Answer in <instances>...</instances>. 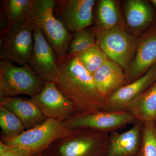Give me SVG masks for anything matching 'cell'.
<instances>
[{
	"label": "cell",
	"mask_w": 156,
	"mask_h": 156,
	"mask_svg": "<svg viewBox=\"0 0 156 156\" xmlns=\"http://www.w3.org/2000/svg\"><path fill=\"white\" fill-rule=\"evenodd\" d=\"M156 63V24H155L146 31L139 38L134 59L125 72L126 84L144 75Z\"/></svg>",
	"instance_id": "cell-13"
},
{
	"label": "cell",
	"mask_w": 156,
	"mask_h": 156,
	"mask_svg": "<svg viewBox=\"0 0 156 156\" xmlns=\"http://www.w3.org/2000/svg\"><path fill=\"white\" fill-rule=\"evenodd\" d=\"M76 56L83 66L92 75L109 59L101 49L97 42L91 48Z\"/></svg>",
	"instance_id": "cell-21"
},
{
	"label": "cell",
	"mask_w": 156,
	"mask_h": 156,
	"mask_svg": "<svg viewBox=\"0 0 156 156\" xmlns=\"http://www.w3.org/2000/svg\"><path fill=\"white\" fill-rule=\"evenodd\" d=\"M109 134L89 128L71 129L47 150L52 156H105Z\"/></svg>",
	"instance_id": "cell-3"
},
{
	"label": "cell",
	"mask_w": 156,
	"mask_h": 156,
	"mask_svg": "<svg viewBox=\"0 0 156 156\" xmlns=\"http://www.w3.org/2000/svg\"></svg>",
	"instance_id": "cell-28"
},
{
	"label": "cell",
	"mask_w": 156,
	"mask_h": 156,
	"mask_svg": "<svg viewBox=\"0 0 156 156\" xmlns=\"http://www.w3.org/2000/svg\"><path fill=\"white\" fill-rule=\"evenodd\" d=\"M149 2L156 9V0H150Z\"/></svg>",
	"instance_id": "cell-27"
},
{
	"label": "cell",
	"mask_w": 156,
	"mask_h": 156,
	"mask_svg": "<svg viewBox=\"0 0 156 156\" xmlns=\"http://www.w3.org/2000/svg\"><path fill=\"white\" fill-rule=\"evenodd\" d=\"M92 76L96 89L105 101L126 84L124 70L110 59L105 62Z\"/></svg>",
	"instance_id": "cell-14"
},
{
	"label": "cell",
	"mask_w": 156,
	"mask_h": 156,
	"mask_svg": "<svg viewBox=\"0 0 156 156\" xmlns=\"http://www.w3.org/2000/svg\"><path fill=\"white\" fill-rule=\"evenodd\" d=\"M97 27L103 29H125L118 2L100 0L97 5Z\"/></svg>",
	"instance_id": "cell-20"
},
{
	"label": "cell",
	"mask_w": 156,
	"mask_h": 156,
	"mask_svg": "<svg viewBox=\"0 0 156 156\" xmlns=\"http://www.w3.org/2000/svg\"><path fill=\"white\" fill-rule=\"evenodd\" d=\"M45 83L28 64L17 66L11 62L0 61V98L21 94L34 97Z\"/></svg>",
	"instance_id": "cell-4"
},
{
	"label": "cell",
	"mask_w": 156,
	"mask_h": 156,
	"mask_svg": "<svg viewBox=\"0 0 156 156\" xmlns=\"http://www.w3.org/2000/svg\"><path fill=\"white\" fill-rule=\"evenodd\" d=\"M142 122L137 121L128 131L109 134L108 149L105 156H135L141 141Z\"/></svg>",
	"instance_id": "cell-15"
},
{
	"label": "cell",
	"mask_w": 156,
	"mask_h": 156,
	"mask_svg": "<svg viewBox=\"0 0 156 156\" xmlns=\"http://www.w3.org/2000/svg\"><path fill=\"white\" fill-rule=\"evenodd\" d=\"M58 67L54 83L77 113L102 110L104 99L96 89L92 75L76 55L67 54L63 61L58 62Z\"/></svg>",
	"instance_id": "cell-1"
},
{
	"label": "cell",
	"mask_w": 156,
	"mask_h": 156,
	"mask_svg": "<svg viewBox=\"0 0 156 156\" xmlns=\"http://www.w3.org/2000/svg\"><path fill=\"white\" fill-rule=\"evenodd\" d=\"M156 82V63L140 77L121 87L105 101L102 110H125Z\"/></svg>",
	"instance_id": "cell-12"
},
{
	"label": "cell",
	"mask_w": 156,
	"mask_h": 156,
	"mask_svg": "<svg viewBox=\"0 0 156 156\" xmlns=\"http://www.w3.org/2000/svg\"><path fill=\"white\" fill-rule=\"evenodd\" d=\"M125 110L142 122H156V82L127 106Z\"/></svg>",
	"instance_id": "cell-18"
},
{
	"label": "cell",
	"mask_w": 156,
	"mask_h": 156,
	"mask_svg": "<svg viewBox=\"0 0 156 156\" xmlns=\"http://www.w3.org/2000/svg\"><path fill=\"white\" fill-rule=\"evenodd\" d=\"M136 120L126 110L104 111L98 110L76 113L62 122L69 129L86 128L110 134L129 124L134 125Z\"/></svg>",
	"instance_id": "cell-8"
},
{
	"label": "cell",
	"mask_w": 156,
	"mask_h": 156,
	"mask_svg": "<svg viewBox=\"0 0 156 156\" xmlns=\"http://www.w3.org/2000/svg\"><path fill=\"white\" fill-rule=\"evenodd\" d=\"M0 127L1 135L6 137H14L25 131L20 120L8 109L0 105Z\"/></svg>",
	"instance_id": "cell-22"
},
{
	"label": "cell",
	"mask_w": 156,
	"mask_h": 156,
	"mask_svg": "<svg viewBox=\"0 0 156 156\" xmlns=\"http://www.w3.org/2000/svg\"><path fill=\"white\" fill-rule=\"evenodd\" d=\"M71 131L63 126L62 122L48 119L44 122L18 136L9 137L1 135L0 141L35 154L48 149L53 142L67 136Z\"/></svg>",
	"instance_id": "cell-7"
},
{
	"label": "cell",
	"mask_w": 156,
	"mask_h": 156,
	"mask_svg": "<svg viewBox=\"0 0 156 156\" xmlns=\"http://www.w3.org/2000/svg\"><path fill=\"white\" fill-rule=\"evenodd\" d=\"M34 44L33 24L26 17L1 32L0 59L20 66L28 64Z\"/></svg>",
	"instance_id": "cell-6"
},
{
	"label": "cell",
	"mask_w": 156,
	"mask_h": 156,
	"mask_svg": "<svg viewBox=\"0 0 156 156\" xmlns=\"http://www.w3.org/2000/svg\"><path fill=\"white\" fill-rule=\"evenodd\" d=\"M123 9L125 23L134 31H141L150 28L154 21V10L150 2L127 0L124 2Z\"/></svg>",
	"instance_id": "cell-16"
},
{
	"label": "cell",
	"mask_w": 156,
	"mask_h": 156,
	"mask_svg": "<svg viewBox=\"0 0 156 156\" xmlns=\"http://www.w3.org/2000/svg\"><path fill=\"white\" fill-rule=\"evenodd\" d=\"M33 154L24 149L0 141V156H30Z\"/></svg>",
	"instance_id": "cell-25"
},
{
	"label": "cell",
	"mask_w": 156,
	"mask_h": 156,
	"mask_svg": "<svg viewBox=\"0 0 156 156\" xmlns=\"http://www.w3.org/2000/svg\"><path fill=\"white\" fill-rule=\"evenodd\" d=\"M30 156H52L49 152L48 150L43 151L34 154Z\"/></svg>",
	"instance_id": "cell-26"
},
{
	"label": "cell",
	"mask_w": 156,
	"mask_h": 156,
	"mask_svg": "<svg viewBox=\"0 0 156 156\" xmlns=\"http://www.w3.org/2000/svg\"><path fill=\"white\" fill-rule=\"evenodd\" d=\"M55 7L53 0H34L27 18L41 30L60 62L67 56L72 34L55 16Z\"/></svg>",
	"instance_id": "cell-2"
},
{
	"label": "cell",
	"mask_w": 156,
	"mask_h": 156,
	"mask_svg": "<svg viewBox=\"0 0 156 156\" xmlns=\"http://www.w3.org/2000/svg\"><path fill=\"white\" fill-rule=\"evenodd\" d=\"M96 42L110 60L120 65L126 71L134 59L139 38L125 29H92Z\"/></svg>",
	"instance_id": "cell-5"
},
{
	"label": "cell",
	"mask_w": 156,
	"mask_h": 156,
	"mask_svg": "<svg viewBox=\"0 0 156 156\" xmlns=\"http://www.w3.org/2000/svg\"><path fill=\"white\" fill-rule=\"evenodd\" d=\"M0 105L16 115L26 130L34 128L48 119L29 99L24 100L16 97L1 98Z\"/></svg>",
	"instance_id": "cell-17"
},
{
	"label": "cell",
	"mask_w": 156,
	"mask_h": 156,
	"mask_svg": "<svg viewBox=\"0 0 156 156\" xmlns=\"http://www.w3.org/2000/svg\"><path fill=\"white\" fill-rule=\"evenodd\" d=\"M96 44V37L92 29L90 30L87 28L78 31L72 34L67 54L77 55Z\"/></svg>",
	"instance_id": "cell-24"
},
{
	"label": "cell",
	"mask_w": 156,
	"mask_h": 156,
	"mask_svg": "<svg viewBox=\"0 0 156 156\" xmlns=\"http://www.w3.org/2000/svg\"><path fill=\"white\" fill-rule=\"evenodd\" d=\"M34 44L29 65L45 82L54 83L58 76V60L41 30L33 24Z\"/></svg>",
	"instance_id": "cell-9"
},
{
	"label": "cell",
	"mask_w": 156,
	"mask_h": 156,
	"mask_svg": "<svg viewBox=\"0 0 156 156\" xmlns=\"http://www.w3.org/2000/svg\"><path fill=\"white\" fill-rule=\"evenodd\" d=\"M34 2V0L1 1V24L6 22L4 31L26 18Z\"/></svg>",
	"instance_id": "cell-19"
},
{
	"label": "cell",
	"mask_w": 156,
	"mask_h": 156,
	"mask_svg": "<svg viewBox=\"0 0 156 156\" xmlns=\"http://www.w3.org/2000/svg\"><path fill=\"white\" fill-rule=\"evenodd\" d=\"M29 99L47 119L63 122L77 113L72 102L53 82H45L42 91Z\"/></svg>",
	"instance_id": "cell-10"
},
{
	"label": "cell",
	"mask_w": 156,
	"mask_h": 156,
	"mask_svg": "<svg viewBox=\"0 0 156 156\" xmlns=\"http://www.w3.org/2000/svg\"><path fill=\"white\" fill-rule=\"evenodd\" d=\"M135 156H156V123H143L141 141Z\"/></svg>",
	"instance_id": "cell-23"
},
{
	"label": "cell",
	"mask_w": 156,
	"mask_h": 156,
	"mask_svg": "<svg viewBox=\"0 0 156 156\" xmlns=\"http://www.w3.org/2000/svg\"><path fill=\"white\" fill-rule=\"evenodd\" d=\"M94 0L55 1L54 14L68 30L74 33L92 23Z\"/></svg>",
	"instance_id": "cell-11"
}]
</instances>
